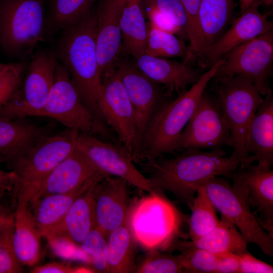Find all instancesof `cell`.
<instances>
[{"label": "cell", "instance_id": "1", "mask_svg": "<svg viewBox=\"0 0 273 273\" xmlns=\"http://www.w3.org/2000/svg\"><path fill=\"white\" fill-rule=\"evenodd\" d=\"M163 155L140 162L156 191H166L190 208L200 186L216 176L227 178L240 165L235 158L226 157L222 148L204 152L189 149L173 158Z\"/></svg>", "mask_w": 273, "mask_h": 273}, {"label": "cell", "instance_id": "2", "mask_svg": "<svg viewBox=\"0 0 273 273\" xmlns=\"http://www.w3.org/2000/svg\"><path fill=\"white\" fill-rule=\"evenodd\" d=\"M96 25L97 14L90 11L63 30L59 54L84 105L106 125L99 107L103 82L97 55Z\"/></svg>", "mask_w": 273, "mask_h": 273}, {"label": "cell", "instance_id": "3", "mask_svg": "<svg viewBox=\"0 0 273 273\" xmlns=\"http://www.w3.org/2000/svg\"><path fill=\"white\" fill-rule=\"evenodd\" d=\"M224 60L223 57L216 61L208 71L203 72L189 89L178 95L156 113L142 139L140 162L175 151L180 134L194 112L203 92Z\"/></svg>", "mask_w": 273, "mask_h": 273}, {"label": "cell", "instance_id": "4", "mask_svg": "<svg viewBox=\"0 0 273 273\" xmlns=\"http://www.w3.org/2000/svg\"><path fill=\"white\" fill-rule=\"evenodd\" d=\"M79 133L67 128L55 134H45L7 165L17 177L13 190L17 206L29 205L48 175L76 149Z\"/></svg>", "mask_w": 273, "mask_h": 273}, {"label": "cell", "instance_id": "5", "mask_svg": "<svg viewBox=\"0 0 273 273\" xmlns=\"http://www.w3.org/2000/svg\"><path fill=\"white\" fill-rule=\"evenodd\" d=\"M212 91L229 126L233 152L231 156L244 168L255 160L246 149L249 125L263 100L254 84L240 76L219 73L212 79Z\"/></svg>", "mask_w": 273, "mask_h": 273}, {"label": "cell", "instance_id": "6", "mask_svg": "<svg viewBox=\"0 0 273 273\" xmlns=\"http://www.w3.org/2000/svg\"><path fill=\"white\" fill-rule=\"evenodd\" d=\"M43 0H0V45L7 55L23 58L43 40Z\"/></svg>", "mask_w": 273, "mask_h": 273}, {"label": "cell", "instance_id": "7", "mask_svg": "<svg viewBox=\"0 0 273 273\" xmlns=\"http://www.w3.org/2000/svg\"><path fill=\"white\" fill-rule=\"evenodd\" d=\"M40 116L51 117L67 128L100 136L107 141L121 145L107 126L98 120L86 107L68 71L58 62L53 85Z\"/></svg>", "mask_w": 273, "mask_h": 273}, {"label": "cell", "instance_id": "8", "mask_svg": "<svg viewBox=\"0 0 273 273\" xmlns=\"http://www.w3.org/2000/svg\"><path fill=\"white\" fill-rule=\"evenodd\" d=\"M159 191L138 200L126 223L134 240L149 250L169 247L178 230L180 214Z\"/></svg>", "mask_w": 273, "mask_h": 273}, {"label": "cell", "instance_id": "9", "mask_svg": "<svg viewBox=\"0 0 273 273\" xmlns=\"http://www.w3.org/2000/svg\"><path fill=\"white\" fill-rule=\"evenodd\" d=\"M200 186L216 210L236 225L247 244H256L264 254L273 256V236L259 224L243 196L228 178L214 176Z\"/></svg>", "mask_w": 273, "mask_h": 273}, {"label": "cell", "instance_id": "10", "mask_svg": "<svg viewBox=\"0 0 273 273\" xmlns=\"http://www.w3.org/2000/svg\"><path fill=\"white\" fill-rule=\"evenodd\" d=\"M57 61L54 55L35 54L15 95L1 109L0 117L11 119L40 116L52 88Z\"/></svg>", "mask_w": 273, "mask_h": 273}, {"label": "cell", "instance_id": "11", "mask_svg": "<svg viewBox=\"0 0 273 273\" xmlns=\"http://www.w3.org/2000/svg\"><path fill=\"white\" fill-rule=\"evenodd\" d=\"M223 57L217 73L248 79L263 97L271 90L273 29L236 47Z\"/></svg>", "mask_w": 273, "mask_h": 273}, {"label": "cell", "instance_id": "12", "mask_svg": "<svg viewBox=\"0 0 273 273\" xmlns=\"http://www.w3.org/2000/svg\"><path fill=\"white\" fill-rule=\"evenodd\" d=\"M231 145L230 129L220 105L214 94L206 88L178 137L175 151L189 149L214 150Z\"/></svg>", "mask_w": 273, "mask_h": 273}, {"label": "cell", "instance_id": "13", "mask_svg": "<svg viewBox=\"0 0 273 273\" xmlns=\"http://www.w3.org/2000/svg\"><path fill=\"white\" fill-rule=\"evenodd\" d=\"M99 107L107 125L112 128L134 163H140L135 113L116 69L103 81Z\"/></svg>", "mask_w": 273, "mask_h": 273}, {"label": "cell", "instance_id": "14", "mask_svg": "<svg viewBox=\"0 0 273 273\" xmlns=\"http://www.w3.org/2000/svg\"><path fill=\"white\" fill-rule=\"evenodd\" d=\"M76 148L105 174L123 178L139 190L149 193L159 192L136 167L122 145L80 132Z\"/></svg>", "mask_w": 273, "mask_h": 273}, {"label": "cell", "instance_id": "15", "mask_svg": "<svg viewBox=\"0 0 273 273\" xmlns=\"http://www.w3.org/2000/svg\"><path fill=\"white\" fill-rule=\"evenodd\" d=\"M116 69L134 109L140 153L142 139L149 124L172 99L162 85L150 79L129 62L119 59Z\"/></svg>", "mask_w": 273, "mask_h": 273}, {"label": "cell", "instance_id": "16", "mask_svg": "<svg viewBox=\"0 0 273 273\" xmlns=\"http://www.w3.org/2000/svg\"><path fill=\"white\" fill-rule=\"evenodd\" d=\"M228 179L250 207L257 209L258 223L273 236V170L252 163L244 168L239 166Z\"/></svg>", "mask_w": 273, "mask_h": 273}, {"label": "cell", "instance_id": "17", "mask_svg": "<svg viewBox=\"0 0 273 273\" xmlns=\"http://www.w3.org/2000/svg\"><path fill=\"white\" fill-rule=\"evenodd\" d=\"M127 181L108 175L95 186V226L107 239L113 230L124 224L129 211Z\"/></svg>", "mask_w": 273, "mask_h": 273}, {"label": "cell", "instance_id": "18", "mask_svg": "<svg viewBox=\"0 0 273 273\" xmlns=\"http://www.w3.org/2000/svg\"><path fill=\"white\" fill-rule=\"evenodd\" d=\"M108 175L76 148L48 175L30 203L47 195L73 192Z\"/></svg>", "mask_w": 273, "mask_h": 273}, {"label": "cell", "instance_id": "19", "mask_svg": "<svg viewBox=\"0 0 273 273\" xmlns=\"http://www.w3.org/2000/svg\"><path fill=\"white\" fill-rule=\"evenodd\" d=\"M123 3L124 0H104L96 13V50L102 82L115 71L119 59V20Z\"/></svg>", "mask_w": 273, "mask_h": 273}, {"label": "cell", "instance_id": "20", "mask_svg": "<svg viewBox=\"0 0 273 273\" xmlns=\"http://www.w3.org/2000/svg\"><path fill=\"white\" fill-rule=\"evenodd\" d=\"M259 6L258 0H253L231 27L199 56L205 59L211 66L236 47L273 29L272 21L259 12Z\"/></svg>", "mask_w": 273, "mask_h": 273}, {"label": "cell", "instance_id": "21", "mask_svg": "<svg viewBox=\"0 0 273 273\" xmlns=\"http://www.w3.org/2000/svg\"><path fill=\"white\" fill-rule=\"evenodd\" d=\"M135 66L152 80L162 85L167 94L180 95L195 84L203 73L184 63L144 54L135 59Z\"/></svg>", "mask_w": 273, "mask_h": 273}, {"label": "cell", "instance_id": "22", "mask_svg": "<svg viewBox=\"0 0 273 273\" xmlns=\"http://www.w3.org/2000/svg\"><path fill=\"white\" fill-rule=\"evenodd\" d=\"M246 149L258 165L265 169L273 165V95L270 90L263 100L248 127Z\"/></svg>", "mask_w": 273, "mask_h": 273}, {"label": "cell", "instance_id": "23", "mask_svg": "<svg viewBox=\"0 0 273 273\" xmlns=\"http://www.w3.org/2000/svg\"><path fill=\"white\" fill-rule=\"evenodd\" d=\"M0 117V163L7 166L41 136L46 127L23 120Z\"/></svg>", "mask_w": 273, "mask_h": 273}, {"label": "cell", "instance_id": "24", "mask_svg": "<svg viewBox=\"0 0 273 273\" xmlns=\"http://www.w3.org/2000/svg\"><path fill=\"white\" fill-rule=\"evenodd\" d=\"M234 0H201L196 56L224 32L235 8Z\"/></svg>", "mask_w": 273, "mask_h": 273}, {"label": "cell", "instance_id": "25", "mask_svg": "<svg viewBox=\"0 0 273 273\" xmlns=\"http://www.w3.org/2000/svg\"><path fill=\"white\" fill-rule=\"evenodd\" d=\"M103 178L96 179L73 192L47 195L30 203L32 218L42 237H47L61 223L79 196Z\"/></svg>", "mask_w": 273, "mask_h": 273}, {"label": "cell", "instance_id": "26", "mask_svg": "<svg viewBox=\"0 0 273 273\" xmlns=\"http://www.w3.org/2000/svg\"><path fill=\"white\" fill-rule=\"evenodd\" d=\"M99 182L91 186L74 201L61 223L46 238L62 236L80 245L95 225L94 191Z\"/></svg>", "mask_w": 273, "mask_h": 273}, {"label": "cell", "instance_id": "27", "mask_svg": "<svg viewBox=\"0 0 273 273\" xmlns=\"http://www.w3.org/2000/svg\"><path fill=\"white\" fill-rule=\"evenodd\" d=\"M13 216V245L16 255L22 265H34L40 258L42 235L28 206H17Z\"/></svg>", "mask_w": 273, "mask_h": 273}, {"label": "cell", "instance_id": "28", "mask_svg": "<svg viewBox=\"0 0 273 273\" xmlns=\"http://www.w3.org/2000/svg\"><path fill=\"white\" fill-rule=\"evenodd\" d=\"M142 0H124L120 26L125 47L135 59L145 53L148 29Z\"/></svg>", "mask_w": 273, "mask_h": 273}, {"label": "cell", "instance_id": "29", "mask_svg": "<svg viewBox=\"0 0 273 273\" xmlns=\"http://www.w3.org/2000/svg\"><path fill=\"white\" fill-rule=\"evenodd\" d=\"M189 241L196 247L215 254L230 252L239 255L248 251V244L237 228L221 214L218 223L210 232Z\"/></svg>", "mask_w": 273, "mask_h": 273}, {"label": "cell", "instance_id": "30", "mask_svg": "<svg viewBox=\"0 0 273 273\" xmlns=\"http://www.w3.org/2000/svg\"><path fill=\"white\" fill-rule=\"evenodd\" d=\"M133 240L126 222L109 234L107 239L108 272H135Z\"/></svg>", "mask_w": 273, "mask_h": 273}, {"label": "cell", "instance_id": "31", "mask_svg": "<svg viewBox=\"0 0 273 273\" xmlns=\"http://www.w3.org/2000/svg\"><path fill=\"white\" fill-rule=\"evenodd\" d=\"M189 220L190 240H195L210 232L218 223L216 209L202 186L198 188Z\"/></svg>", "mask_w": 273, "mask_h": 273}, {"label": "cell", "instance_id": "32", "mask_svg": "<svg viewBox=\"0 0 273 273\" xmlns=\"http://www.w3.org/2000/svg\"><path fill=\"white\" fill-rule=\"evenodd\" d=\"M148 36L145 53L160 58L181 57L184 63L190 61V52L183 39L174 34L147 23Z\"/></svg>", "mask_w": 273, "mask_h": 273}, {"label": "cell", "instance_id": "33", "mask_svg": "<svg viewBox=\"0 0 273 273\" xmlns=\"http://www.w3.org/2000/svg\"><path fill=\"white\" fill-rule=\"evenodd\" d=\"M96 0H51L49 23L52 30H64L76 24L90 11Z\"/></svg>", "mask_w": 273, "mask_h": 273}, {"label": "cell", "instance_id": "34", "mask_svg": "<svg viewBox=\"0 0 273 273\" xmlns=\"http://www.w3.org/2000/svg\"><path fill=\"white\" fill-rule=\"evenodd\" d=\"M178 250V256L187 272L215 273L217 255L192 245L189 241L174 240L170 246Z\"/></svg>", "mask_w": 273, "mask_h": 273}, {"label": "cell", "instance_id": "35", "mask_svg": "<svg viewBox=\"0 0 273 273\" xmlns=\"http://www.w3.org/2000/svg\"><path fill=\"white\" fill-rule=\"evenodd\" d=\"M79 246L89 256L91 263L96 271L108 272L107 263L108 250L107 239L95 225Z\"/></svg>", "mask_w": 273, "mask_h": 273}, {"label": "cell", "instance_id": "36", "mask_svg": "<svg viewBox=\"0 0 273 273\" xmlns=\"http://www.w3.org/2000/svg\"><path fill=\"white\" fill-rule=\"evenodd\" d=\"M184 272L185 270L178 255L163 253L157 249L150 250L135 271L137 273Z\"/></svg>", "mask_w": 273, "mask_h": 273}, {"label": "cell", "instance_id": "37", "mask_svg": "<svg viewBox=\"0 0 273 273\" xmlns=\"http://www.w3.org/2000/svg\"><path fill=\"white\" fill-rule=\"evenodd\" d=\"M14 219H9L0 233V273H20L22 264L17 257L13 245Z\"/></svg>", "mask_w": 273, "mask_h": 273}, {"label": "cell", "instance_id": "38", "mask_svg": "<svg viewBox=\"0 0 273 273\" xmlns=\"http://www.w3.org/2000/svg\"><path fill=\"white\" fill-rule=\"evenodd\" d=\"M26 70L24 62L9 63L0 73V109L20 88Z\"/></svg>", "mask_w": 273, "mask_h": 273}, {"label": "cell", "instance_id": "39", "mask_svg": "<svg viewBox=\"0 0 273 273\" xmlns=\"http://www.w3.org/2000/svg\"><path fill=\"white\" fill-rule=\"evenodd\" d=\"M54 253L66 259H78L91 262L89 256L79 245L62 236H53L46 238Z\"/></svg>", "mask_w": 273, "mask_h": 273}, {"label": "cell", "instance_id": "40", "mask_svg": "<svg viewBox=\"0 0 273 273\" xmlns=\"http://www.w3.org/2000/svg\"><path fill=\"white\" fill-rule=\"evenodd\" d=\"M185 12L188 24V47L190 59L196 55L198 40V18L201 0H179Z\"/></svg>", "mask_w": 273, "mask_h": 273}, {"label": "cell", "instance_id": "41", "mask_svg": "<svg viewBox=\"0 0 273 273\" xmlns=\"http://www.w3.org/2000/svg\"><path fill=\"white\" fill-rule=\"evenodd\" d=\"M179 27L188 38L187 19L179 0H150Z\"/></svg>", "mask_w": 273, "mask_h": 273}, {"label": "cell", "instance_id": "42", "mask_svg": "<svg viewBox=\"0 0 273 273\" xmlns=\"http://www.w3.org/2000/svg\"><path fill=\"white\" fill-rule=\"evenodd\" d=\"M143 5L145 6L146 14L151 24L162 30L176 34L182 39H187L180 29L167 16L160 11L150 0H146L145 4Z\"/></svg>", "mask_w": 273, "mask_h": 273}, {"label": "cell", "instance_id": "43", "mask_svg": "<svg viewBox=\"0 0 273 273\" xmlns=\"http://www.w3.org/2000/svg\"><path fill=\"white\" fill-rule=\"evenodd\" d=\"M239 257V273H272L273 266L252 255L248 251L238 255Z\"/></svg>", "mask_w": 273, "mask_h": 273}, {"label": "cell", "instance_id": "44", "mask_svg": "<svg viewBox=\"0 0 273 273\" xmlns=\"http://www.w3.org/2000/svg\"><path fill=\"white\" fill-rule=\"evenodd\" d=\"M216 254L217 263L215 273H239L240 262L238 255L230 252Z\"/></svg>", "mask_w": 273, "mask_h": 273}, {"label": "cell", "instance_id": "45", "mask_svg": "<svg viewBox=\"0 0 273 273\" xmlns=\"http://www.w3.org/2000/svg\"><path fill=\"white\" fill-rule=\"evenodd\" d=\"M87 271L84 269H77L59 263H50L36 266L32 269V273H73Z\"/></svg>", "mask_w": 273, "mask_h": 273}, {"label": "cell", "instance_id": "46", "mask_svg": "<svg viewBox=\"0 0 273 273\" xmlns=\"http://www.w3.org/2000/svg\"><path fill=\"white\" fill-rule=\"evenodd\" d=\"M17 181L16 174L12 171H6L0 169V187L7 191L14 190Z\"/></svg>", "mask_w": 273, "mask_h": 273}, {"label": "cell", "instance_id": "47", "mask_svg": "<svg viewBox=\"0 0 273 273\" xmlns=\"http://www.w3.org/2000/svg\"><path fill=\"white\" fill-rule=\"evenodd\" d=\"M253 0H239L242 13L251 5Z\"/></svg>", "mask_w": 273, "mask_h": 273}, {"label": "cell", "instance_id": "48", "mask_svg": "<svg viewBox=\"0 0 273 273\" xmlns=\"http://www.w3.org/2000/svg\"><path fill=\"white\" fill-rule=\"evenodd\" d=\"M10 216L8 217L4 214H0V233L8 221Z\"/></svg>", "mask_w": 273, "mask_h": 273}, {"label": "cell", "instance_id": "49", "mask_svg": "<svg viewBox=\"0 0 273 273\" xmlns=\"http://www.w3.org/2000/svg\"><path fill=\"white\" fill-rule=\"evenodd\" d=\"M260 5H263L268 6L273 3V0H258Z\"/></svg>", "mask_w": 273, "mask_h": 273}, {"label": "cell", "instance_id": "50", "mask_svg": "<svg viewBox=\"0 0 273 273\" xmlns=\"http://www.w3.org/2000/svg\"><path fill=\"white\" fill-rule=\"evenodd\" d=\"M7 191L5 189L0 187V201Z\"/></svg>", "mask_w": 273, "mask_h": 273}, {"label": "cell", "instance_id": "51", "mask_svg": "<svg viewBox=\"0 0 273 273\" xmlns=\"http://www.w3.org/2000/svg\"><path fill=\"white\" fill-rule=\"evenodd\" d=\"M9 64H5L0 62V73L6 68Z\"/></svg>", "mask_w": 273, "mask_h": 273}]
</instances>
